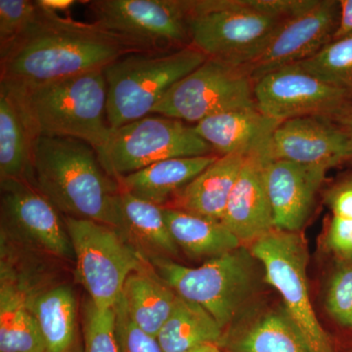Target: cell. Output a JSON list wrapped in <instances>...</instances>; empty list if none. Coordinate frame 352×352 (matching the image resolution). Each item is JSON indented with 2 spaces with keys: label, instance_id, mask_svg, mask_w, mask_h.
<instances>
[{
  "label": "cell",
  "instance_id": "obj_6",
  "mask_svg": "<svg viewBox=\"0 0 352 352\" xmlns=\"http://www.w3.org/2000/svg\"><path fill=\"white\" fill-rule=\"evenodd\" d=\"M207 58L190 44L170 52L131 53L116 60L104 69L109 126L119 129L152 115L170 88Z\"/></svg>",
  "mask_w": 352,
  "mask_h": 352
},
{
  "label": "cell",
  "instance_id": "obj_29",
  "mask_svg": "<svg viewBox=\"0 0 352 352\" xmlns=\"http://www.w3.org/2000/svg\"><path fill=\"white\" fill-rule=\"evenodd\" d=\"M296 66L352 96V32L333 39Z\"/></svg>",
  "mask_w": 352,
  "mask_h": 352
},
{
  "label": "cell",
  "instance_id": "obj_35",
  "mask_svg": "<svg viewBox=\"0 0 352 352\" xmlns=\"http://www.w3.org/2000/svg\"><path fill=\"white\" fill-rule=\"evenodd\" d=\"M352 32V0L340 1V18L333 39H338Z\"/></svg>",
  "mask_w": 352,
  "mask_h": 352
},
{
  "label": "cell",
  "instance_id": "obj_7",
  "mask_svg": "<svg viewBox=\"0 0 352 352\" xmlns=\"http://www.w3.org/2000/svg\"><path fill=\"white\" fill-rule=\"evenodd\" d=\"M63 219L75 254L78 281L95 307L112 309L129 275L150 261L113 227L94 220Z\"/></svg>",
  "mask_w": 352,
  "mask_h": 352
},
{
  "label": "cell",
  "instance_id": "obj_13",
  "mask_svg": "<svg viewBox=\"0 0 352 352\" xmlns=\"http://www.w3.org/2000/svg\"><path fill=\"white\" fill-rule=\"evenodd\" d=\"M1 241L23 251L75 261L63 217L28 180L1 182Z\"/></svg>",
  "mask_w": 352,
  "mask_h": 352
},
{
  "label": "cell",
  "instance_id": "obj_36",
  "mask_svg": "<svg viewBox=\"0 0 352 352\" xmlns=\"http://www.w3.org/2000/svg\"><path fill=\"white\" fill-rule=\"evenodd\" d=\"M38 3L51 11L59 13L61 11H69L71 7L76 3L74 0H38Z\"/></svg>",
  "mask_w": 352,
  "mask_h": 352
},
{
  "label": "cell",
  "instance_id": "obj_10",
  "mask_svg": "<svg viewBox=\"0 0 352 352\" xmlns=\"http://www.w3.org/2000/svg\"><path fill=\"white\" fill-rule=\"evenodd\" d=\"M254 82L238 65L208 57L176 82L152 113L195 124L217 113L256 106Z\"/></svg>",
  "mask_w": 352,
  "mask_h": 352
},
{
  "label": "cell",
  "instance_id": "obj_3",
  "mask_svg": "<svg viewBox=\"0 0 352 352\" xmlns=\"http://www.w3.org/2000/svg\"><path fill=\"white\" fill-rule=\"evenodd\" d=\"M1 83L15 94L34 140L78 139L96 152L107 143L112 129L107 120L104 69L34 87Z\"/></svg>",
  "mask_w": 352,
  "mask_h": 352
},
{
  "label": "cell",
  "instance_id": "obj_38",
  "mask_svg": "<svg viewBox=\"0 0 352 352\" xmlns=\"http://www.w3.org/2000/svg\"><path fill=\"white\" fill-rule=\"evenodd\" d=\"M191 352H224L217 344H206L196 347Z\"/></svg>",
  "mask_w": 352,
  "mask_h": 352
},
{
  "label": "cell",
  "instance_id": "obj_22",
  "mask_svg": "<svg viewBox=\"0 0 352 352\" xmlns=\"http://www.w3.org/2000/svg\"><path fill=\"white\" fill-rule=\"evenodd\" d=\"M122 227L124 240L148 261L173 259L179 254L166 224L163 207L141 200L120 189Z\"/></svg>",
  "mask_w": 352,
  "mask_h": 352
},
{
  "label": "cell",
  "instance_id": "obj_25",
  "mask_svg": "<svg viewBox=\"0 0 352 352\" xmlns=\"http://www.w3.org/2000/svg\"><path fill=\"white\" fill-rule=\"evenodd\" d=\"M48 352H72L76 333V300L69 285L45 286L27 293Z\"/></svg>",
  "mask_w": 352,
  "mask_h": 352
},
{
  "label": "cell",
  "instance_id": "obj_11",
  "mask_svg": "<svg viewBox=\"0 0 352 352\" xmlns=\"http://www.w3.org/2000/svg\"><path fill=\"white\" fill-rule=\"evenodd\" d=\"M85 3L94 23L147 52H170L191 44L188 0H94Z\"/></svg>",
  "mask_w": 352,
  "mask_h": 352
},
{
  "label": "cell",
  "instance_id": "obj_5",
  "mask_svg": "<svg viewBox=\"0 0 352 352\" xmlns=\"http://www.w3.org/2000/svg\"><path fill=\"white\" fill-rule=\"evenodd\" d=\"M305 0H188L190 43L237 63L258 50Z\"/></svg>",
  "mask_w": 352,
  "mask_h": 352
},
{
  "label": "cell",
  "instance_id": "obj_4",
  "mask_svg": "<svg viewBox=\"0 0 352 352\" xmlns=\"http://www.w3.org/2000/svg\"><path fill=\"white\" fill-rule=\"evenodd\" d=\"M151 263L157 274L178 296L201 305L224 331L256 309L265 274L247 245L189 267L173 259Z\"/></svg>",
  "mask_w": 352,
  "mask_h": 352
},
{
  "label": "cell",
  "instance_id": "obj_34",
  "mask_svg": "<svg viewBox=\"0 0 352 352\" xmlns=\"http://www.w3.org/2000/svg\"><path fill=\"white\" fill-rule=\"evenodd\" d=\"M113 311L119 352H163L156 338L148 335L132 322L122 298L118 300Z\"/></svg>",
  "mask_w": 352,
  "mask_h": 352
},
{
  "label": "cell",
  "instance_id": "obj_27",
  "mask_svg": "<svg viewBox=\"0 0 352 352\" xmlns=\"http://www.w3.org/2000/svg\"><path fill=\"white\" fill-rule=\"evenodd\" d=\"M0 352H48L27 292L0 277Z\"/></svg>",
  "mask_w": 352,
  "mask_h": 352
},
{
  "label": "cell",
  "instance_id": "obj_21",
  "mask_svg": "<svg viewBox=\"0 0 352 352\" xmlns=\"http://www.w3.org/2000/svg\"><path fill=\"white\" fill-rule=\"evenodd\" d=\"M220 156L173 157L118 179L120 189L141 199L166 207L176 194L214 163Z\"/></svg>",
  "mask_w": 352,
  "mask_h": 352
},
{
  "label": "cell",
  "instance_id": "obj_17",
  "mask_svg": "<svg viewBox=\"0 0 352 352\" xmlns=\"http://www.w3.org/2000/svg\"><path fill=\"white\" fill-rule=\"evenodd\" d=\"M326 168L270 160L266 184L275 229L300 232L314 208L315 197L327 175Z\"/></svg>",
  "mask_w": 352,
  "mask_h": 352
},
{
  "label": "cell",
  "instance_id": "obj_31",
  "mask_svg": "<svg viewBox=\"0 0 352 352\" xmlns=\"http://www.w3.org/2000/svg\"><path fill=\"white\" fill-rule=\"evenodd\" d=\"M83 352H119L115 311L101 310L88 300L83 308Z\"/></svg>",
  "mask_w": 352,
  "mask_h": 352
},
{
  "label": "cell",
  "instance_id": "obj_16",
  "mask_svg": "<svg viewBox=\"0 0 352 352\" xmlns=\"http://www.w3.org/2000/svg\"><path fill=\"white\" fill-rule=\"evenodd\" d=\"M270 153H258L245 157L227 203L221 223L245 245L274 230L266 166Z\"/></svg>",
  "mask_w": 352,
  "mask_h": 352
},
{
  "label": "cell",
  "instance_id": "obj_24",
  "mask_svg": "<svg viewBox=\"0 0 352 352\" xmlns=\"http://www.w3.org/2000/svg\"><path fill=\"white\" fill-rule=\"evenodd\" d=\"M34 141L15 94L0 82V182H30Z\"/></svg>",
  "mask_w": 352,
  "mask_h": 352
},
{
  "label": "cell",
  "instance_id": "obj_15",
  "mask_svg": "<svg viewBox=\"0 0 352 352\" xmlns=\"http://www.w3.org/2000/svg\"><path fill=\"white\" fill-rule=\"evenodd\" d=\"M270 157L329 170L352 161V141L333 118H296L278 124L271 138Z\"/></svg>",
  "mask_w": 352,
  "mask_h": 352
},
{
  "label": "cell",
  "instance_id": "obj_26",
  "mask_svg": "<svg viewBox=\"0 0 352 352\" xmlns=\"http://www.w3.org/2000/svg\"><path fill=\"white\" fill-rule=\"evenodd\" d=\"M163 208L175 244L190 258L208 261L243 245L220 221L177 208Z\"/></svg>",
  "mask_w": 352,
  "mask_h": 352
},
{
  "label": "cell",
  "instance_id": "obj_19",
  "mask_svg": "<svg viewBox=\"0 0 352 352\" xmlns=\"http://www.w3.org/2000/svg\"><path fill=\"white\" fill-rule=\"evenodd\" d=\"M219 346L224 352H310L284 305L258 314L254 309L224 331Z\"/></svg>",
  "mask_w": 352,
  "mask_h": 352
},
{
  "label": "cell",
  "instance_id": "obj_1",
  "mask_svg": "<svg viewBox=\"0 0 352 352\" xmlns=\"http://www.w3.org/2000/svg\"><path fill=\"white\" fill-rule=\"evenodd\" d=\"M36 18L0 53V82L34 87L104 69L131 53L147 52L96 23L80 22L38 3Z\"/></svg>",
  "mask_w": 352,
  "mask_h": 352
},
{
  "label": "cell",
  "instance_id": "obj_33",
  "mask_svg": "<svg viewBox=\"0 0 352 352\" xmlns=\"http://www.w3.org/2000/svg\"><path fill=\"white\" fill-rule=\"evenodd\" d=\"M36 1L0 0V53L12 45L36 18Z\"/></svg>",
  "mask_w": 352,
  "mask_h": 352
},
{
  "label": "cell",
  "instance_id": "obj_28",
  "mask_svg": "<svg viewBox=\"0 0 352 352\" xmlns=\"http://www.w3.org/2000/svg\"><path fill=\"white\" fill-rule=\"evenodd\" d=\"M222 335L223 330L207 310L177 295L157 340L163 352H191L203 344H219Z\"/></svg>",
  "mask_w": 352,
  "mask_h": 352
},
{
  "label": "cell",
  "instance_id": "obj_2",
  "mask_svg": "<svg viewBox=\"0 0 352 352\" xmlns=\"http://www.w3.org/2000/svg\"><path fill=\"white\" fill-rule=\"evenodd\" d=\"M30 182L64 217L94 220L120 230V186L96 150L78 139L39 138L32 150Z\"/></svg>",
  "mask_w": 352,
  "mask_h": 352
},
{
  "label": "cell",
  "instance_id": "obj_12",
  "mask_svg": "<svg viewBox=\"0 0 352 352\" xmlns=\"http://www.w3.org/2000/svg\"><path fill=\"white\" fill-rule=\"evenodd\" d=\"M340 18V1L305 0L268 38L237 63L254 82L284 67L305 61L333 41Z\"/></svg>",
  "mask_w": 352,
  "mask_h": 352
},
{
  "label": "cell",
  "instance_id": "obj_37",
  "mask_svg": "<svg viewBox=\"0 0 352 352\" xmlns=\"http://www.w3.org/2000/svg\"><path fill=\"white\" fill-rule=\"evenodd\" d=\"M338 124L342 126L349 134L352 141V106L346 109L344 112L340 113L336 119H333Z\"/></svg>",
  "mask_w": 352,
  "mask_h": 352
},
{
  "label": "cell",
  "instance_id": "obj_30",
  "mask_svg": "<svg viewBox=\"0 0 352 352\" xmlns=\"http://www.w3.org/2000/svg\"><path fill=\"white\" fill-rule=\"evenodd\" d=\"M326 201L332 212L328 248L342 263H352V175L329 190Z\"/></svg>",
  "mask_w": 352,
  "mask_h": 352
},
{
  "label": "cell",
  "instance_id": "obj_14",
  "mask_svg": "<svg viewBox=\"0 0 352 352\" xmlns=\"http://www.w3.org/2000/svg\"><path fill=\"white\" fill-rule=\"evenodd\" d=\"M256 107L278 122L308 116L336 119L352 106V96L322 82L296 65L271 72L254 82Z\"/></svg>",
  "mask_w": 352,
  "mask_h": 352
},
{
  "label": "cell",
  "instance_id": "obj_20",
  "mask_svg": "<svg viewBox=\"0 0 352 352\" xmlns=\"http://www.w3.org/2000/svg\"><path fill=\"white\" fill-rule=\"evenodd\" d=\"M245 157L241 154L220 156L166 207L221 222Z\"/></svg>",
  "mask_w": 352,
  "mask_h": 352
},
{
  "label": "cell",
  "instance_id": "obj_18",
  "mask_svg": "<svg viewBox=\"0 0 352 352\" xmlns=\"http://www.w3.org/2000/svg\"><path fill=\"white\" fill-rule=\"evenodd\" d=\"M279 122L256 106L217 113L194 129L219 156L270 153V141Z\"/></svg>",
  "mask_w": 352,
  "mask_h": 352
},
{
  "label": "cell",
  "instance_id": "obj_32",
  "mask_svg": "<svg viewBox=\"0 0 352 352\" xmlns=\"http://www.w3.org/2000/svg\"><path fill=\"white\" fill-rule=\"evenodd\" d=\"M329 282L325 305L342 327L352 330V263H342Z\"/></svg>",
  "mask_w": 352,
  "mask_h": 352
},
{
  "label": "cell",
  "instance_id": "obj_9",
  "mask_svg": "<svg viewBox=\"0 0 352 352\" xmlns=\"http://www.w3.org/2000/svg\"><path fill=\"white\" fill-rule=\"evenodd\" d=\"M250 250L263 265L266 283L282 296L284 307L302 331L310 352H336L310 300L309 256L302 234L274 229L252 243Z\"/></svg>",
  "mask_w": 352,
  "mask_h": 352
},
{
  "label": "cell",
  "instance_id": "obj_8",
  "mask_svg": "<svg viewBox=\"0 0 352 352\" xmlns=\"http://www.w3.org/2000/svg\"><path fill=\"white\" fill-rule=\"evenodd\" d=\"M97 155L106 173L118 180L164 160L217 154L194 126L153 113L112 129Z\"/></svg>",
  "mask_w": 352,
  "mask_h": 352
},
{
  "label": "cell",
  "instance_id": "obj_23",
  "mask_svg": "<svg viewBox=\"0 0 352 352\" xmlns=\"http://www.w3.org/2000/svg\"><path fill=\"white\" fill-rule=\"evenodd\" d=\"M120 298L132 322L157 339L173 311L177 294L148 263L129 275Z\"/></svg>",
  "mask_w": 352,
  "mask_h": 352
}]
</instances>
